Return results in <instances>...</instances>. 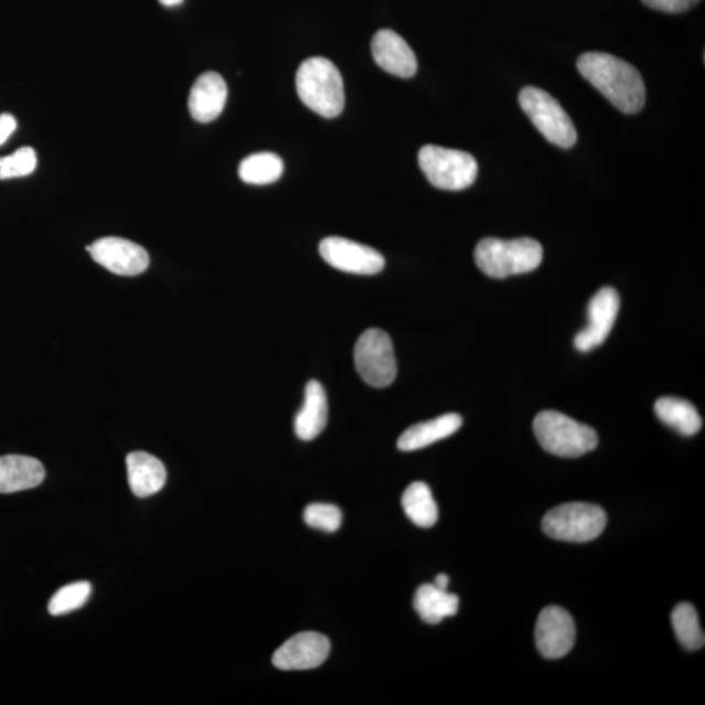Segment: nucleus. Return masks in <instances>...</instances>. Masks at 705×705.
Returning <instances> with one entry per match:
<instances>
[{"label": "nucleus", "mask_w": 705, "mask_h": 705, "mask_svg": "<svg viewBox=\"0 0 705 705\" xmlns=\"http://www.w3.org/2000/svg\"><path fill=\"white\" fill-rule=\"evenodd\" d=\"M519 104L531 122L547 141L560 148H572L578 141L573 119L547 92L526 87L520 92Z\"/></svg>", "instance_id": "7"}, {"label": "nucleus", "mask_w": 705, "mask_h": 705, "mask_svg": "<svg viewBox=\"0 0 705 705\" xmlns=\"http://www.w3.org/2000/svg\"><path fill=\"white\" fill-rule=\"evenodd\" d=\"M533 430L541 447L560 458H580L598 445L592 427L576 423L559 412H541L534 419Z\"/></svg>", "instance_id": "4"}, {"label": "nucleus", "mask_w": 705, "mask_h": 705, "mask_svg": "<svg viewBox=\"0 0 705 705\" xmlns=\"http://www.w3.org/2000/svg\"><path fill=\"white\" fill-rule=\"evenodd\" d=\"M415 609L424 622L438 624L458 612L459 597L438 588L436 584H424L417 589Z\"/></svg>", "instance_id": "20"}, {"label": "nucleus", "mask_w": 705, "mask_h": 705, "mask_svg": "<svg viewBox=\"0 0 705 705\" xmlns=\"http://www.w3.org/2000/svg\"><path fill=\"white\" fill-rule=\"evenodd\" d=\"M578 70L618 110L635 114L643 109L645 85L630 63L610 54L586 53L578 60Z\"/></svg>", "instance_id": "1"}, {"label": "nucleus", "mask_w": 705, "mask_h": 705, "mask_svg": "<svg viewBox=\"0 0 705 705\" xmlns=\"http://www.w3.org/2000/svg\"><path fill=\"white\" fill-rule=\"evenodd\" d=\"M402 503L405 514L421 528H431L438 522V505L426 483L413 482L404 491Z\"/></svg>", "instance_id": "22"}, {"label": "nucleus", "mask_w": 705, "mask_h": 705, "mask_svg": "<svg viewBox=\"0 0 705 705\" xmlns=\"http://www.w3.org/2000/svg\"><path fill=\"white\" fill-rule=\"evenodd\" d=\"M319 253L331 267L346 274L373 276L386 266L384 256L375 248L341 237L324 238Z\"/></svg>", "instance_id": "9"}, {"label": "nucleus", "mask_w": 705, "mask_h": 705, "mask_svg": "<svg viewBox=\"0 0 705 705\" xmlns=\"http://www.w3.org/2000/svg\"><path fill=\"white\" fill-rule=\"evenodd\" d=\"M372 52L377 66L388 74L409 78L417 73L416 54L400 34L383 30L374 35Z\"/></svg>", "instance_id": "14"}, {"label": "nucleus", "mask_w": 705, "mask_h": 705, "mask_svg": "<svg viewBox=\"0 0 705 705\" xmlns=\"http://www.w3.org/2000/svg\"><path fill=\"white\" fill-rule=\"evenodd\" d=\"M45 480V468L30 456L7 455L0 458V494L38 488Z\"/></svg>", "instance_id": "16"}, {"label": "nucleus", "mask_w": 705, "mask_h": 705, "mask_svg": "<svg viewBox=\"0 0 705 705\" xmlns=\"http://www.w3.org/2000/svg\"><path fill=\"white\" fill-rule=\"evenodd\" d=\"M159 2L165 7H177V6H181L184 2V0H159Z\"/></svg>", "instance_id": "31"}, {"label": "nucleus", "mask_w": 705, "mask_h": 705, "mask_svg": "<svg viewBox=\"0 0 705 705\" xmlns=\"http://www.w3.org/2000/svg\"><path fill=\"white\" fill-rule=\"evenodd\" d=\"M128 483L139 498L159 493L167 482V469L154 456L137 451L127 456Z\"/></svg>", "instance_id": "18"}, {"label": "nucleus", "mask_w": 705, "mask_h": 705, "mask_svg": "<svg viewBox=\"0 0 705 705\" xmlns=\"http://www.w3.org/2000/svg\"><path fill=\"white\" fill-rule=\"evenodd\" d=\"M436 586L440 589H447L448 584H450V578L446 574H439L436 578Z\"/></svg>", "instance_id": "30"}, {"label": "nucleus", "mask_w": 705, "mask_h": 705, "mask_svg": "<svg viewBox=\"0 0 705 705\" xmlns=\"http://www.w3.org/2000/svg\"><path fill=\"white\" fill-rule=\"evenodd\" d=\"M90 592L92 586L88 581H77L64 586L50 600V615L58 617L81 609L89 600Z\"/></svg>", "instance_id": "25"}, {"label": "nucleus", "mask_w": 705, "mask_h": 705, "mask_svg": "<svg viewBox=\"0 0 705 705\" xmlns=\"http://www.w3.org/2000/svg\"><path fill=\"white\" fill-rule=\"evenodd\" d=\"M354 365L368 386H391L396 380L397 363L389 334L377 329L363 332L354 346Z\"/></svg>", "instance_id": "8"}, {"label": "nucleus", "mask_w": 705, "mask_h": 705, "mask_svg": "<svg viewBox=\"0 0 705 705\" xmlns=\"http://www.w3.org/2000/svg\"><path fill=\"white\" fill-rule=\"evenodd\" d=\"M282 173V160L279 156L270 152L248 156L241 162L238 169L242 181L248 184H258V186L279 181Z\"/></svg>", "instance_id": "23"}, {"label": "nucleus", "mask_w": 705, "mask_h": 705, "mask_svg": "<svg viewBox=\"0 0 705 705\" xmlns=\"http://www.w3.org/2000/svg\"><path fill=\"white\" fill-rule=\"evenodd\" d=\"M543 258V246L532 238H485L474 252L477 267L493 279L532 273L540 267Z\"/></svg>", "instance_id": "3"}, {"label": "nucleus", "mask_w": 705, "mask_h": 705, "mask_svg": "<svg viewBox=\"0 0 705 705\" xmlns=\"http://www.w3.org/2000/svg\"><path fill=\"white\" fill-rule=\"evenodd\" d=\"M462 418L455 413L413 425L397 440L398 450L410 452L421 450L441 439L453 436L460 429Z\"/></svg>", "instance_id": "19"}, {"label": "nucleus", "mask_w": 705, "mask_h": 705, "mask_svg": "<svg viewBox=\"0 0 705 705\" xmlns=\"http://www.w3.org/2000/svg\"><path fill=\"white\" fill-rule=\"evenodd\" d=\"M418 163L427 180L440 190H466L476 181L479 165L472 154L438 146H425Z\"/></svg>", "instance_id": "5"}, {"label": "nucleus", "mask_w": 705, "mask_h": 705, "mask_svg": "<svg viewBox=\"0 0 705 705\" xmlns=\"http://www.w3.org/2000/svg\"><path fill=\"white\" fill-rule=\"evenodd\" d=\"M297 92L309 109L324 118H337L344 110L343 76L334 64L323 56H312L298 68Z\"/></svg>", "instance_id": "2"}, {"label": "nucleus", "mask_w": 705, "mask_h": 705, "mask_svg": "<svg viewBox=\"0 0 705 705\" xmlns=\"http://www.w3.org/2000/svg\"><path fill=\"white\" fill-rule=\"evenodd\" d=\"M329 638L318 632H301L285 642L274 654V665L280 671H309L329 658Z\"/></svg>", "instance_id": "12"}, {"label": "nucleus", "mask_w": 705, "mask_h": 705, "mask_svg": "<svg viewBox=\"0 0 705 705\" xmlns=\"http://www.w3.org/2000/svg\"><path fill=\"white\" fill-rule=\"evenodd\" d=\"M99 266L119 276H138L148 268L149 255L141 246L118 237H105L88 247Z\"/></svg>", "instance_id": "11"}, {"label": "nucleus", "mask_w": 705, "mask_h": 705, "mask_svg": "<svg viewBox=\"0 0 705 705\" xmlns=\"http://www.w3.org/2000/svg\"><path fill=\"white\" fill-rule=\"evenodd\" d=\"M607 526V514L600 505L566 503L547 512L543 530L548 537L567 543H588L600 536Z\"/></svg>", "instance_id": "6"}, {"label": "nucleus", "mask_w": 705, "mask_h": 705, "mask_svg": "<svg viewBox=\"0 0 705 705\" xmlns=\"http://www.w3.org/2000/svg\"><path fill=\"white\" fill-rule=\"evenodd\" d=\"M38 168V154L31 147L18 149L11 156L0 157V181L31 175Z\"/></svg>", "instance_id": "26"}, {"label": "nucleus", "mask_w": 705, "mask_h": 705, "mask_svg": "<svg viewBox=\"0 0 705 705\" xmlns=\"http://www.w3.org/2000/svg\"><path fill=\"white\" fill-rule=\"evenodd\" d=\"M619 311V296L612 288H602L588 305V325L576 334L575 348L581 353L594 351L608 339Z\"/></svg>", "instance_id": "13"}, {"label": "nucleus", "mask_w": 705, "mask_h": 705, "mask_svg": "<svg viewBox=\"0 0 705 705\" xmlns=\"http://www.w3.org/2000/svg\"><path fill=\"white\" fill-rule=\"evenodd\" d=\"M660 421L673 427L682 436H695L702 429V417L693 404L679 397H661L654 405Z\"/></svg>", "instance_id": "21"}, {"label": "nucleus", "mask_w": 705, "mask_h": 705, "mask_svg": "<svg viewBox=\"0 0 705 705\" xmlns=\"http://www.w3.org/2000/svg\"><path fill=\"white\" fill-rule=\"evenodd\" d=\"M17 128L18 120L12 114H0V147L11 138V135L17 131Z\"/></svg>", "instance_id": "29"}, {"label": "nucleus", "mask_w": 705, "mask_h": 705, "mask_svg": "<svg viewBox=\"0 0 705 705\" xmlns=\"http://www.w3.org/2000/svg\"><path fill=\"white\" fill-rule=\"evenodd\" d=\"M673 629L679 642L690 651L702 650L705 637L699 623V617L693 605H676L672 612Z\"/></svg>", "instance_id": "24"}, {"label": "nucleus", "mask_w": 705, "mask_h": 705, "mask_svg": "<svg viewBox=\"0 0 705 705\" xmlns=\"http://www.w3.org/2000/svg\"><path fill=\"white\" fill-rule=\"evenodd\" d=\"M642 2L650 7V9L669 13L685 12L699 3L701 0H642Z\"/></svg>", "instance_id": "28"}, {"label": "nucleus", "mask_w": 705, "mask_h": 705, "mask_svg": "<svg viewBox=\"0 0 705 705\" xmlns=\"http://www.w3.org/2000/svg\"><path fill=\"white\" fill-rule=\"evenodd\" d=\"M575 622L569 612L559 607H547L540 612L536 623V644L548 660L567 656L575 644Z\"/></svg>", "instance_id": "10"}, {"label": "nucleus", "mask_w": 705, "mask_h": 705, "mask_svg": "<svg viewBox=\"0 0 705 705\" xmlns=\"http://www.w3.org/2000/svg\"><path fill=\"white\" fill-rule=\"evenodd\" d=\"M227 99V87L223 76L205 73L192 85L189 97L191 117L201 124H210L223 113Z\"/></svg>", "instance_id": "15"}, {"label": "nucleus", "mask_w": 705, "mask_h": 705, "mask_svg": "<svg viewBox=\"0 0 705 705\" xmlns=\"http://www.w3.org/2000/svg\"><path fill=\"white\" fill-rule=\"evenodd\" d=\"M329 421V400L325 389L318 381H310L305 388V400L295 419V431L301 440L316 439Z\"/></svg>", "instance_id": "17"}, {"label": "nucleus", "mask_w": 705, "mask_h": 705, "mask_svg": "<svg viewBox=\"0 0 705 705\" xmlns=\"http://www.w3.org/2000/svg\"><path fill=\"white\" fill-rule=\"evenodd\" d=\"M303 519L311 528L333 533L343 523V512L333 504L316 503L305 510Z\"/></svg>", "instance_id": "27"}]
</instances>
